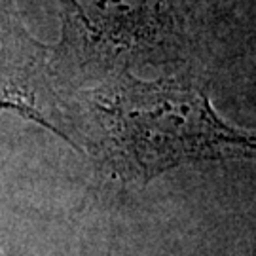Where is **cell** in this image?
Masks as SVG:
<instances>
[{"label":"cell","mask_w":256,"mask_h":256,"mask_svg":"<svg viewBox=\"0 0 256 256\" xmlns=\"http://www.w3.org/2000/svg\"><path fill=\"white\" fill-rule=\"evenodd\" d=\"M0 256H2V254H0Z\"/></svg>","instance_id":"277c9868"},{"label":"cell","mask_w":256,"mask_h":256,"mask_svg":"<svg viewBox=\"0 0 256 256\" xmlns=\"http://www.w3.org/2000/svg\"><path fill=\"white\" fill-rule=\"evenodd\" d=\"M0 110H12L28 120H34L55 133L54 124L46 116V110L38 102L32 82L23 70L16 72V68L8 70L6 66H0Z\"/></svg>","instance_id":"3957f363"},{"label":"cell","mask_w":256,"mask_h":256,"mask_svg":"<svg viewBox=\"0 0 256 256\" xmlns=\"http://www.w3.org/2000/svg\"><path fill=\"white\" fill-rule=\"evenodd\" d=\"M59 55L112 66L158 48L173 30L169 0H63Z\"/></svg>","instance_id":"7a4b0ae2"},{"label":"cell","mask_w":256,"mask_h":256,"mask_svg":"<svg viewBox=\"0 0 256 256\" xmlns=\"http://www.w3.org/2000/svg\"><path fill=\"white\" fill-rule=\"evenodd\" d=\"M90 95L99 148L122 178L148 182L196 160L256 158V135L228 128L192 88L122 74Z\"/></svg>","instance_id":"6da1fadb"}]
</instances>
